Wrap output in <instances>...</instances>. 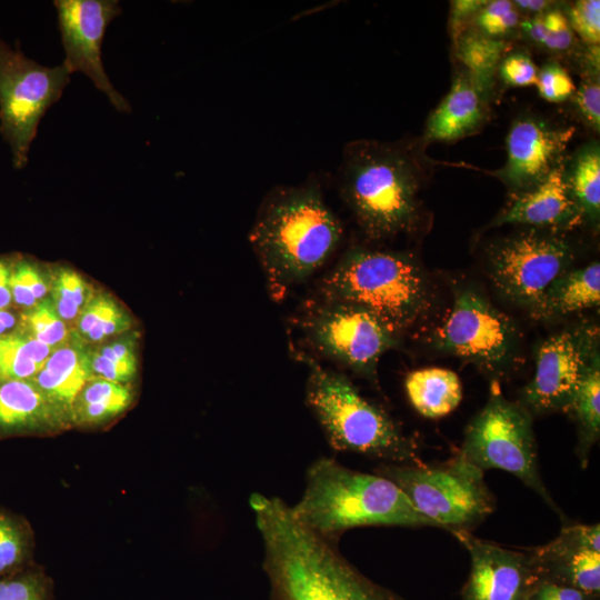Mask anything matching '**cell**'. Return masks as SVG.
<instances>
[{
  "instance_id": "obj_31",
  "label": "cell",
  "mask_w": 600,
  "mask_h": 600,
  "mask_svg": "<svg viewBox=\"0 0 600 600\" xmlns=\"http://www.w3.org/2000/svg\"><path fill=\"white\" fill-rule=\"evenodd\" d=\"M31 554L29 524L20 517L0 510V577L32 564Z\"/></svg>"
},
{
  "instance_id": "obj_36",
  "label": "cell",
  "mask_w": 600,
  "mask_h": 600,
  "mask_svg": "<svg viewBox=\"0 0 600 600\" xmlns=\"http://www.w3.org/2000/svg\"><path fill=\"white\" fill-rule=\"evenodd\" d=\"M474 23L479 33L497 39L506 36L518 26L519 10L512 1H487L474 16Z\"/></svg>"
},
{
  "instance_id": "obj_28",
  "label": "cell",
  "mask_w": 600,
  "mask_h": 600,
  "mask_svg": "<svg viewBox=\"0 0 600 600\" xmlns=\"http://www.w3.org/2000/svg\"><path fill=\"white\" fill-rule=\"evenodd\" d=\"M568 411L578 422V454L587 467L589 453L600 433V363L597 359L581 382Z\"/></svg>"
},
{
  "instance_id": "obj_29",
  "label": "cell",
  "mask_w": 600,
  "mask_h": 600,
  "mask_svg": "<svg viewBox=\"0 0 600 600\" xmlns=\"http://www.w3.org/2000/svg\"><path fill=\"white\" fill-rule=\"evenodd\" d=\"M50 301L59 318L73 331L76 321L96 291L81 274L69 268H57L50 280Z\"/></svg>"
},
{
  "instance_id": "obj_11",
  "label": "cell",
  "mask_w": 600,
  "mask_h": 600,
  "mask_svg": "<svg viewBox=\"0 0 600 600\" xmlns=\"http://www.w3.org/2000/svg\"><path fill=\"white\" fill-rule=\"evenodd\" d=\"M573 261L570 243L553 230L530 228L494 242L489 276L508 300L531 308Z\"/></svg>"
},
{
  "instance_id": "obj_14",
  "label": "cell",
  "mask_w": 600,
  "mask_h": 600,
  "mask_svg": "<svg viewBox=\"0 0 600 600\" xmlns=\"http://www.w3.org/2000/svg\"><path fill=\"white\" fill-rule=\"evenodd\" d=\"M58 28L66 53L63 64L84 73L119 112H130L128 100L110 81L101 47L110 22L121 13L117 0H56Z\"/></svg>"
},
{
  "instance_id": "obj_37",
  "label": "cell",
  "mask_w": 600,
  "mask_h": 600,
  "mask_svg": "<svg viewBox=\"0 0 600 600\" xmlns=\"http://www.w3.org/2000/svg\"><path fill=\"white\" fill-rule=\"evenodd\" d=\"M571 30L590 46L600 41V1L579 0L571 6L567 16Z\"/></svg>"
},
{
  "instance_id": "obj_24",
  "label": "cell",
  "mask_w": 600,
  "mask_h": 600,
  "mask_svg": "<svg viewBox=\"0 0 600 600\" xmlns=\"http://www.w3.org/2000/svg\"><path fill=\"white\" fill-rule=\"evenodd\" d=\"M131 400L132 393L128 384L90 378L72 404V426L104 423L121 414Z\"/></svg>"
},
{
  "instance_id": "obj_22",
  "label": "cell",
  "mask_w": 600,
  "mask_h": 600,
  "mask_svg": "<svg viewBox=\"0 0 600 600\" xmlns=\"http://www.w3.org/2000/svg\"><path fill=\"white\" fill-rule=\"evenodd\" d=\"M600 302V264L568 270L559 276L530 308L531 317L546 320L583 309Z\"/></svg>"
},
{
  "instance_id": "obj_35",
  "label": "cell",
  "mask_w": 600,
  "mask_h": 600,
  "mask_svg": "<svg viewBox=\"0 0 600 600\" xmlns=\"http://www.w3.org/2000/svg\"><path fill=\"white\" fill-rule=\"evenodd\" d=\"M10 289L13 303L26 311L48 298L50 282L34 263L20 260L12 263Z\"/></svg>"
},
{
  "instance_id": "obj_41",
  "label": "cell",
  "mask_w": 600,
  "mask_h": 600,
  "mask_svg": "<svg viewBox=\"0 0 600 600\" xmlns=\"http://www.w3.org/2000/svg\"><path fill=\"white\" fill-rule=\"evenodd\" d=\"M527 600H598L571 586L538 578Z\"/></svg>"
},
{
  "instance_id": "obj_5",
  "label": "cell",
  "mask_w": 600,
  "mask_h": 600,
  "mask_svg": "<svg viewBox=\"0 0 600 600\" xmlns=\"http://www.w3.org/2000/svg\"><path fill=\"white\" fill-rule=\"evenodd\" d=\"M322 300L356 304L397 334L416 327L432 304L429 282L409 254L367 248L344 253L320 283Z\"/></svg>"
},
{
  "instance_id": "obj_13",
  "label": "cell",
  "mask_w": 600,
  "mask_h": 600,
  "mask_svg": "<svg viewBox=\"0 0 600 600\" xmlns=\"http://www.w3.org/2000/svg\"><path fill=\"white\" fill-rule=\"evenodd\" d=\"M599 331L593 326L568 328L542 342L536 372L524 387L521 404L532 413L568 411L574 396L599 359Z\"/></svg>"
},
{
  "instance_id": "obj_1",
  "label": "cell",
  "mask_w": 600,
  "mask_h": 600,
  "mask_svg": "<svg viewBox=\"0 0 600 600\" xmlns=\"http://www.w3.org/2000/svg\"><path fill=\"white\" fill-rule=\"evenodd\" d=\"M257 528L272 600H404L362 574L334 540L299 523L287 506L266 511Z\"/></svg>"
},
{
  "instance_id": "obj_15",
  "label": "cell",
  "mask_w": 600,
  "mask_h": 600,
  "mask_svg": "<svg viewBox=\"0 0 600 600\" xmlns=\"http://www.w3.org/2000/svg\"><path fill=\"white\" fill-rule=\"evenodd\" d=\"M573 133V127H557L532 116L518 118L507 136L506 163L496 177L513 196L534 188L564 162Z\"/></svg>"
},
{
  "instance_id": "obj_3",
  "label": "cell",
  "mask_w": 600,
  "mask_h": 600,
  "mask_svg": "<svg viewBox=\"0 0 600 600\" xmlns=\"http://www.w3.org/2000/svg\"><path fill=\"white\" fill-rule=\"evenodd\" d=\"M339 174L341 196L368 238L384 239L418 226L424 173L409 148L352 141L344 148Z\"/></svg>"
},
{
  "instance_id": "obj_34",
  "label": "cell",
  "mask_w": 600,
  "mask_h": 600,
  "mask_svg": "<svg viewBox=\"0 0 600 600\" xmlns=\"http://www.w3.org/2000/svg\"><path fill=\"white\" fill-rule=\"evenodd\" d=\"M51 597L50 578L33 564L0 577V600H51Z\"/></svg>"
},
{
  "instance_id": "obj_23",
  "label": "cell",
  "mask_w": 600,
  "mask_h": 600,
  "mask_svg": "<svg viewBox=\"0 0 600 600\" xmlns=\"http://www.w3.org/2000/svg\"><path fill=\"white\" fill-rule=\"evenodd\" d=\"M404 387L412 407L426 418L444 417L462 400L459 377L444 368L414 370L407 376Z\"/></svg>"
},
{
  "instance_id": "obj_17",
  "label": "cell",
  "mask_w": 600,
  "mask_h": 600,
  "mask_svg": "<svg viewBox=\"0 0 600 600\" xmlns=\"http://www.w3.org/2000/svg\"><path fill=\"white\" fill-rule=\"evenodd\" d=\"M538 578L571 586L591 597L600 593V526L572 524L556 539L529 551Z\"/></svg>"
},
{
  "instance_id": "obj_25",
  "label": "cell",
  "mask_w": 600,
  "mask_h": 600,
  "mask_svg": "<svg viewBox=\"0 0 600 600\" xmlns=\"http://www.w3.org/2000/svg\"><path fill=\"white\" fill-rule=\"evenodd\" d=\"M569 192L582 216L592 221L600 213V148L597 141L582 146L564 166Z\"/></svg>"
},
{
  "instance_id": "obj_45",
  "label": "cell",
  "mask_w": 600,
  "mask_h": 600,
  "mask_svg": "<svg viewBox=\"0 0 600 600\" xmlns=\"http://www.w3.org/2000/svg\"><path fill=\"white\" fill-rule=\"evenodd\" d=\"M512 2L518 10L536 13L537 16L547 12L552 6V2L546 0H517Z\"/></svg>"
},
{
  "instance_id": "obj_42",
  "label": "cell",
  "mask_w": 600,
  "mask_h": 600,
  "mask_svg": "<svg viewBox=\"0 0 600 600\" xmlns=\"http://www.w3.org/2000/svg\"><path fill=\"white\" fill-rule=\"evenodd\" d=\"M487 1L458 0L451 4V27L453 41L462 33V24L476 16Z\"/></svg>"
},
{
  "instance_id": "obj_19",
  "label": "cell",
  "mask_w": 600,
  "mask_h": 600,
  "mask_svg": "<svg viewBox=\"0 0 600 600\" xmlns=\"http://www.w3.org/2000/svg\"><path fill=\"white\" fill-rule=\"evenodd\" d=\"M72 426L68 412L31 380L0 379V439L59 432Z\"/></svg>"
},
{
  "instance_id": "obj_16",
  "label": "cell",
  "mask_w": 600,
  "mask_h": 600,
  "mask_svg": "<svg viewBox=\"0 0 600 600\" xmlns=\"http://www.w3.org/2000/svg\"><path fill=\"white\" fill-rule=\"evenodd\" d=\"M470 554L462 600H527L538 580L529 552L481 540L469 531L452 532Z\"/></svg>"
},
{
  "instance_id": "obj_27",
  "label": "cell",
  "mask_w": 600,
  "mask_h": 600,
  "mask_svg": "<svg viewBox=\"0 0 600 600\" xmlns=\"http://www.w3.org/2000/svg\"><path fill=\"white\" fill-rule=\"evenodd\" d=\"M131 326L129 313L111 296L98 292L80 313L73 334L84 344H100Z\"/></svg>"
},
{
  "instance_id": "obj_43",
  "label": "cell",
  "mask_w": 600,
  "mask_h": 600,
  "mask_svg": "<svg viewBox=\"0 0 600 600\" xmlns=\"http://www.w3.org/2000/svg\"><path fill=\"white\" fill-rule=\"evenodd\" d=\"M12 262L0 258V309H9L13 303L10 289Z\"/></svg>"
},
{
  "instance_id": "obj_6",
  "label": "cell",
  "mask_w": 600,
  "mask_h": 600,
  "mask_svg": "<svg viewBox=\"0 0 600 600\" xmlns=\"http://www.w3.org/2000/svg\"><path fill=\"white\" fill-rule=\"evenodd\" d=\"M306 401L330 446L387 461L421 466L417 441L404 433L390 414L366 399L341 373L330 371L308 357Z\"/></svg>"
},
{
  "instance_id": "obj_32",
  "label": "cell",
  "mask_w": 600,
  "mask_h": 600,
  "mask_svg": "<svg viewBox=\"0 0 600 600\" xmlns=\"http://www.w3.org/2000/svg\"><path fill=\"white\" fill-rule=\"evenodd\" d=\"M19 332L53 348L68 342L73 334L72 329L59 318L49 298L21 313Z\"/></svg>"
},
{
  "instance_id": "obj_44",
  "label": "cell",
  "mask_w": 600,
  "mask_h": 600,
  "mask_svg": "<svg viewBox=\"0 0 600 600\" xmlns=\"http://www.w3.org/2000/svg\"><path fill=\"white\" fill-rule=\"evenodd\" d=\"M20 324L21 314L17 316L8 309H0V339L19 332Z\"/></svg>"
},
{
  "instance_id": "obj_12",
  "label": "cell",
  "mask_w": 600,
  "mask_h": 600,
  "mask_svg": "<svg viewBox=\"0 0 600 600\" xmlns=\"http://www.w3.org/2000/svg\"><path fill=\"white\" fill-rule=\"evenodd\" d=\"M302 327L323 356L376 380L381 356L398 343V334L367 309L321 300L304 314Z\"/></svg>"
},
{
  "instance_id": "obj_9",
  "label": "cell",
  "mask_w": 600,
  "mask_h": 600,
  "mask_svg": "<svg viewBox=\"0 0 600 600\" xmlns=\"http://www.w3.org/2000/svg\"><path fill=\"white\" fill-rule=\"evenodd\" d=\"M70 74L63 63L42 66L0 36V133L16 169L26 167L38 126L61 98Z\"/></svg>"
},
{
  "instance_id": "obj_8",
  "label": "cell",
  "mask_w": 600,
  "mask_h": 600,
  "mask_svg": "<svg viewBox=\"0 0 600 600\" xmlns=\"http://www.w3.org/2000/svg\"><path fill=\"white\" fill-rule=\"evenodd\" d=\"M458 454L482 471L499 469L516 476L561 512L540 477L532 414L521 403L493 392L468 424Z\"/></svg>"
},
{
  "instance_id": "obj_4",
  "label": "cell",
  "mask_w": 600,
  "mask_h": 600,
  "mask_svg": "<svg viewBox=\"0 0 600 600\" xmlns=\"http://www.w3.org/2000/svg\"><path fill=\"white\" fill-rule=\"evenodd\" d=\"M290 509L299 523L331 540L356 527H434L393 481L331 458H320L309 467L303 494Z\"/></svg>"
},
{
  "instance_id": "obj_20",
  "label": "cell",
  "mask_w": 600,
  "mask_h": 600,
  "mask_svg": "<svg viewBox=\"0 0 600 600\" xmlns=\"http://www.w3.org/2000/svg\"><path fill=\"white\" fill-rule=\"evenodd\" d=\"M488 98L462 71L442 101L429 116L426 138L451 142L474 133L487 119Z\"/></svg>"
},
{
  "instance_id": "obj_30",
  "label": "cell",
  "mask_w": 600,
  "mask_h": 600,
  "mask_svg": "<svg viewBox=\"0 0 600 600\" xmlns=\"http://www.w3.org/2000/svg\"><path fill=\"white\" fill-rule=\"evenodd\" d=\"M88 362L92 378L127 384L137 373V356L133 340L121 338L88 349Z\"/></svg>"
},
{
  "instance_id": "obj_18",
  "label": "cell",
  "mask_w": 600,
  "mask_h": 600,
  "mask_svg": "<svg viewBox=\"0 0 600 600\" xmlns=\"http://www.w3.org/2000/svg\"><path fill=\"white\" fill-rule=\"evenodd\" d=\"M564 166L563 162L534 188L514 196L492 226L520 224L554 231L578 223L582 214L569 192Z\"/></svg>"
},
{
  "instance_id": "obj_10",
  "label": "cell",
  "mask_w": 600,
  "mask_h": 600,
  "mask_svg": "<svg viewBox=\"0 0 600 600\" xmlns=\"http://www.w3.org/2000/svg\"><path fill=\"white\" fill-rule=\"evenodd\" d=\"M437 348L474 363L489 374H503L514 362L517 328L503 312L472 289L456 293L451 309L434 330Z\"/></svg>"
},
{
  "instance_id": "obj_38",
  "label": "cell",
  "mask_w": 600,
  "mask_h": 600,
  "mask_svg": "<svg viewBox=\"0 0 600 600\" xmlns=\"http://www.w3.org/2000/svg\"><path fill=\"white\" fill-rule=\"evenodd\" d=\"M536 86L540 97L549 102H562L576 90L569 73L556 62H549L538 70Z\"/></svg>"
},
{
  "instance_id": "obj_46",
  "label": "cell",
  "mask_w": 600,
  "mask_h": 600,
  "mask_svg": "<svg viewBox=\"0 0 600 600\" xmlns=\"http://www.w3.org/2000/svg\"><path fill=\"white\" fill-rule=\"evenodd\" d=\"M0 352H1V339H0Z\"/></svg>"
},
{
  "instance_id": "obj_2",
  "label": "cell",
  "mask_w": 600,
  "mask_h": 600,
  "mask_svg": "<svg viewBox=\"0 0 600 600\" xmlns=\"http://www.w3.org/2000/svg\"><path fill=\"white\" fill-rule=\"evenodd\" d=\"M341 238V223L316 183L272 189L249 233L274 299L322 267Z\"/></svg>"
},
{
  "instance_id": "obj_21",
  "label": "cell",
  "mask_w": 600,
  "mask_h": 600,
  "mask_svg": "<svg viewBox=\"0 0 600 600\" xmlns=\"http://www.w3.org/2000/svg\"><path fill=\"white\" fill-rule=\"evenodd\" d=\"M90 378L88 349L72 334L68 342L54 349L30 380L71 417L72 404Z\"/></svg>"
},
{
  "instance_id": "obj_7",
  "label": "cell",
  "mask_w": 600,
  "mask_h": 600,
  "mask_svg": "<svg viewBox=\"0 0 600 600\" xmlns=\"http://www.w3.org/2000/svg\"><path fill=\"white\" fill-rule=\"evenodd\" d=\"M376 473L393 481L434 527L469 531L496 508L483 471L457 454L437 466L383 463Z\"/></svg>"
},
{
  "instance_id": "obj_26",
  "label": "cell",
  "mask_w": 600,
  "mask_h": 600,
  "mask_svg": "<svg viewBox=\"0 0 600 600\" xmlns=\"http://www.w3.org/2000/svg\"><path fill=\"white\" fill-rule=\"evenodd\" d=\"M454 46L456 54L464 67L463 71L489 96L506 51V43L478 31H462Z\"/></svg>"
},
{
  "instance_id": "obj_33",
  "label": "cell",
  "mask_w": 600,
  "mask_h": 600,
  "mask_svg": "<svg viewBox=\"0 0 600 600\" xmlns=\"http://www.w3.org/2000/svg\"><path fill=\"white\" fill-rule=\"evenodd\" d=\"M521 28L528 38L549 50L563 51L573 42L567 16L559 10H548L527 19Z\"/></svg>"
},
{
  "instance_id": "obj_39",
  "label": "cell",
  "mask_w": 600,
  "mask_h": 600,
  "mask_svg": "<svg viewBox=\"0 0 600 600\" xmlns=\"http://www.w3.org/2000/svg\"><path fill=\"white\" fill-rule=\"evenodd\" d=\"M500 78L508 86L528 87L536 84L538 69L531 58L523 52L506 56L498 68Z\"/></svg>"
},
{
  "instance_id": "obj_40",
  "label": "cell",
  "mask_w": 600,
  "mask_h": 600,
  "mask_svg": "<svg viewBox=\"0 0 600 600\" xmlns=\"http://www.w3.org/2000/svg\"><path fill=\"white\" fill-rule=\"evenodd\" d=\"M573 102L582 120L597 132L600 129V86L598 78H588L573 92Z\"/></svg>"
}]
</instances>
